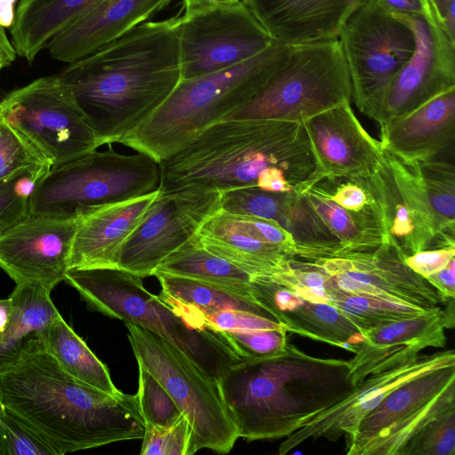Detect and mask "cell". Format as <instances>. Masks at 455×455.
<instances>
[{"label": "cell", "mask_w": 455, "mask_h": 455, "mask_svg": "<svg viewBox=\"0 0 455 455\" xmlns=\"http://www.w3.org/2000/svg\"><path fill=\"white\" fill-rule=\"evenodd\" d=\"M391 14L418 15L433 10L429 0H376Z\"/></svg>", "instance_id": "48"}, {"label": "cell", "mask_w": 455, "mask_h": 455, "mask_svg": "<svg viewBox=\"0 0 455 455\" xmlns=\"http://www.w3.org/2000/svg\"><path fill=\"white\" fill-rule=\"evenodd\" d=\"M180 16L145 21L58 73L100 146L119 143L181 80Z\"/></svg>", "instance_id": "1"}, {"label": "cell", "mask_w": 455, "mask_h": 455, "mask_svg": "<svg viewBox=\"0 0 455 455\" xmlns=\"http://www.w3.org/2000/svg\"><path fill=\"white\" fill-rule=\"evenodd\" d=\"M137 363L165 388L188 420L196 452L228 453L239 438L218 381L159 335L124 322Z\"/></svg>", "instance_id": "9"}, {"label": "cell", "mask_w": 455, "mask_h": 455, "mask_svg": "<svg viewBox=\"0 0 455 455\" xmlns=\"http://www.w3.org/2000/svg\"><path fill=\"white\" fill-rule=\"evenodd\" d=\"M21 1V0H20Z\"/></svg>", "instance_id": "57"}, {"label": "cell", "mask_w": 455, "mask_h": 455, "mask_svg": "<svg viewBox=\"0 0 455 455\" xmlns=\"http://www.w3.org/2000/svg\"><path fill=\"white\" fill-rule=\"evenodd\" d=\"M347 64L352 99L377 122L385 93L415 50L412 30L376 0H366L338 36Z\"/></svg>", "instance_id": "10"}, {"label": "cell", "mask_w": 455, "mask_h": 455, "mask_svg": "<svg viewBox=\"0 0 455 455\" xmlns=\"http://www.w3.org/2000/svg\"><path fill=\"white\" fill-rule=\"evenodd\" d=\"M154 275L162 286L159 296L163 299L196 308L203 315L221 310H242L275 319L249 293L159 271Z\"/></svg>", "instance_id": "32"}, {"label": "cell", "mask_w": 455, "mask_h": 455, "mask_svg": "<svg viewBox=\"0 0 455 455\" xmlns=\"http://www.w3.org/2000/svg\"><path fill=\"white\" fill-rule=\"evenodd\" d=\"M220 191L196 185L160 191L124 243L116 267L143 278L154 275L168 256L195 236L220 210Z\"/></svg>", "instance_id": "13"}, {"label": "cell", "mask_w": 455, "mask_h": 455, "mask_svg": "<svg viewBox=\"0 0 455 455\" xmlns=\"http://www.w3.org/2000/svg\"><path fill=\"white\" fill-rule=\"evenodd\" d=\"M239 437H287L353 389L348 361L309 355L289 342L243 358L218 380Z\"/></svg>", "instance_id": "3"}, {"label": "cell", "mask_w": 455, "mask_h": 455, "mask_svg": "<svg viewBox=\"0 0 455 455\" xmlns=\"http://www.w3.org/2000/svg\"><path fill=\"white\" fill-rule=\"evenodd\" d=\"M156 271L216 283L251 294V276L233 263L206 250L198 242L196 235L168 256Z\"/></svg>", "instance_id": "34"}, {"label": "cell", "mask_w": 455, "mask_h": 455, "mask_svg": "<svg viewBox=\"0 0 455 455\" xmlns=\"http://www.w3.org/2000/svg\"><path fill=\"white\" fill-rule=\"evenodd\" d=\"M51 168L26 169L0 180V235L29 216L34 188Z\"/></svg>", "instance_id": "37"}, {"label": "cell", "mask_w": 455, "mask_h": 455, "mask_svg": "<svg viewBox=\"0 0 455 455\" xmlns=\"http://www.w3.org/2000/svg\"><path fill=\"white\" fill-rule=\"evenodd\" d=\"M242 358L274 353L287 343L285 328L254 329L223 331Z\"/></svg>", "instance_id": "43"}, {"label": "cell", "mask_w": 455, "mask_h": 455, "mask_svg": "<svg viewBox=\"0 0 455 455\" xmlns=\"http://www.w3.org/2000/svg\"><path fill=\"white\" fill-rule=\"evenodd\" d=\"M179 39L181 79L232 68L275 41L242 1L187 20L180 17Z\"/></svg>", "instance_id": "15"}, {"label": "cell", "mask_w": 455, "mask_h": 455, "mask_svg": "<svg viewBox=\"0 0 455 455\" xmlns=\"http://www.w3.org/2000/svg\"><path fill=\"white\" fill-rule=\"evenodd\" d=\"M42 342L59 364L75 379L111 395L121 391L108 367L59 315L46 329Z\"/></svg>", "instance_id": "31"}, {"label": "cell", "mask_w": 455, "mask_h": 455, "mask_svg": "<svg viewBox=\"0 0 455 455\" xmlns=\"http://www.w3.org/2000/svg\"><path fill=\"white\" fill-rule=\"evenodd\" d=\"M220 211L274 221L292 235L307 215V204L293 190L269 192L245 187L221 192Z\"/></svg>", "instance_id": "33"}, {"label": "cell", "mask_w": 455, "mask_h": 455, "mask_svg": "<svg viewBox=\"0 0 455 455\" xmlns=\"http://www.w3.org/2000/svg\"><path fill=\"white\" fill-rule=\"evenodd\" d=\"M100 1H20L10 28L16 54L32 63L50 40Z\"/></svg>", "instance_id": "28"}, {"label": "cell", "mask_w": 455, "mask_h": 455, "mask_svg": "<svg viewBox=\"0 0 455 455\" xmlns=\"http://www.w3.org/2000/svg\"><path fill=\"white\" fill-rule=\"evenodd\" d=\"M379 141L406 161L455 159V87L381 127Z\"/></svg>", "instance_id": "22"}, {"label": "cell", "mask_w": 455, "mask_h": 455, "mask_svg": "<svg viewBox=\"0 0 455 455\" xmlns=\"http://www.w3.org/2000/svg\"><path fill=\"white\" fill-rule=\"evenodd\" d=\"M203 247L227 259L251 276L292 290L296 284L291 260L279 245L258 240L238 228L229 215L219 211L196 235Z\"/></svg>", "instance_id": "27"}, {"label": "cell", "mask_w": 455, "mask_h": 455, "mask_svg": "<svg viewBox=\"0 0 455 455\" xmlns=\"http://www.w3.org/2000/svg\"><path fill=\"white\" fill-rule=\"evenodd\" d=\"M139 367L136 397L145 425L169 427L183 414L159 381L142 365Z\"/></svg>", "instance_id": "38"}, {"label": "cell", "mask_w": 455, "mask_h": 455, "mask_svg": "<svg viewBox=\"0 0 455 455\" xmlns=\"http://www.w3.org/2000/svg\"><path fill=\"white\" fill-rule=\"evenodd\" d=\"M77 217L29 215L0 235V267L16 283L49 291L64 281Z\"/></svg>", "instance_id": "18"}, {"label": "cell", "mask_w": 455, "mask_h": 455, "mask_svg": "<svg viewBox=\"0 0 455 455\" xmlns=\"http://www.w3.org/2000/svg\"><path fill=\"white\" fill-rule=\"evenodd\" d=\"M4 410H5V408H4V405L3 403L2 396H1V392H0V417L3 414V412L4 411Z\"/></svg>", "instance_id": "55"}, {"label": "cell", "mask_w": 455, "mask_h": 455, "mask_svg": "<svg viewBox=\"0 0 455 455\" xmlns=\"http://www.w3.org/2000/svg\"><path fill=\"white\" fill-rule=\"evenodd\" d=\"M16 55L4 28L0 25V68H3L11 65L15 60Z\"/></svg>", "instance_id": "51"}, {"label": "cell", "mask_w": 455, "mask_h": 455, "mask_svg": "<svg viewBox=\"0 0 455 455\" xmlns=\"http://www.w3.org/2000/svg\"><path fill=\"white\" fill-rule=\"evenodd\" d=\"M366 0H243L271 37L288 45L338 38Z\"/></svg>", "instance_id": "26"}, {"label": "cell", "mask_w": 455, "mask_h": 455, "mask_svg": "<svg viewBox=\"0 0 455 455\" xmlns=\"http://www.w3.org/2000/svg\"><path fill=\"white\" fill-rule=\"evenodd\" d=\"M432 212L442 231L455 235L454 159L416 161Z\"/></svg>", "instance_id": "36"}, {"label": "cell", "mask_w": 455, "mask_h": 455, "mask_svg": "<svg viewBox=\"0 0 455 455\" xmlns=\"http://www.w3.org/2000/svg\"><path fill=\"white\" fill-rule=\"evenodd\" d=\"M11 320L0 335V371L16 362L33 340L42 339L52 322L60 315L51 291L36 284L19 283L9 296Z\"/></svg>", "instance_id": "29"}, {"label": "cell", "mask_w": 455, "mask_h": 455, "mask_svg": "<svg viewBox=\"0 0 455 455\" xmlns=\"http://www.w3.org/2000/svg\"><path fill=\"white\" fill-rule=\"evenodd\" d=\"M252 298L288 332L347 349L363 339L362 331L336 307L306 299L273 283L251 280Z\"/></svg>", "instance_id": "24"}, {"label": "cell", "mask_w": 455, "mask_h": 455, "mask_svg": "<svg viewBox=\"0 0 455 455\" xmlns=\"http://www.w3.org/2000/svg\"><path fill=\"white\" fill-rule=\"evenodd\" d=\"M444 307L362 331L348 360L349 379L356 385L366 377L407 364L427 347H443L445 328L454 326V299Z\"/></svg>", "instance_id": "21"}, {"label": "cell", "mask_w": 455, "mask_h": 455, "mask_svg": "<svg viewBox=\"0 0 455 455\" xmlns=\"http://www.w3.org/2000/svg\"><path fill=\"white\" fill-rule=\"evenodd\" d=\"M45 165L52 166L45 156L22 133L0 119V180Z\"/></svg>", "instance_id": "39"}, {"label": "cell", "mask_w": 455, "mask_h": 455, "mask_svg": "<svg viewBox=\"0 0 455 455\" xmlns=\"http://www.w3.org/2000/svg\"><path fill=\"white\" fill-rule=\"evenodd\" d=\"M351 100L350 78L338 38L292 44L285 60L259 91L224 121L304 123Z\"/></svg>", "instance_id": "8"}, {"label": "cell", "mask_w": 455, "mask_h": 455, "mask_svg": "<svg viewBox=\"0 0 455 455\" xmlns=\"http://www.w3.org/2000/svg\"><path fill=\"white\" fill-rule=\"evenodd\" d=\"M142 280L119 267L68 268L64 278L90 307L159 335L217 381L243 359L223 331L185 316Z\"/></svg>", "instance_id": "6"}, {"label": "cell", "mask_w": 455, "mask_h": 455, "mask_svg": "<svg viewBox=\"0 0 455 455\" xmlns=\"http://www.w3.org/2000/svg\"><path fill=\"white\" fill-rule=\"evenodd\" d=\"M426 279L448 301L455 299V259H451L446 267L428 275Z\"/></svg>", "instance_id": "47"}, {"label": "cell", "mask_w": 455, "mask_h": 455, "mask_svg": "<svg viewBox=\"0 0 455 455\" xmlns=\"http://www.w3.org/2000/svg\"><path fill=\"white\" fill-rule=\"evenodd\" d=\"M392 15L412 30L415 50L385 93L377 120L379 128L455 87V43L434 9L424 14Z\"/></svg>", "instance_id": "16"}, {"label": "cell", "mask_w": 455, "mask_h": 455, "mask_svg": "<svg viewBox=\"0 0 455 455\" xmlns=\"http://www.w3.org/2000/svg\"><path fill=\"white\" fill-rule=\"evenodd\" d=\"M290 45L275 40L232 68L181 79L166 100L119 143L166 159L245 104L285 60Z\"/></svg>", "instance_id": "5"}, {"label": "cell", "mask_w": 455, "mask_h": 455, "mask_svg": "<svg viewBox=\"0 0 455 455\" xmlns=\"http://www.w3.org/2000/svg\"><path fill=\"white\" fill-rule=\"evenodd\" d=\"M455 408V365L418 376L389 393L346 440L347 455H402L427 424Z\"/></svg>", "instance_id": "12"}, {"label": "cell", "mask_w": 455, "mask_h": 455, "mask_svg": "<svg viewBox=\"0 0 455 455\" xmlns=\"http://www.w3.org/2000/svg\"><path fill=\"white\" fill-rule=\"evenodd\" d=\"M0 119L32 142L52 167L100 147L58 74L37 78L8 92L0 100Z\"/></svg>", "instance_id": "11"}, {"label": "cell", "mask_w": 455, "mask_h": 455, "mask_svg": "<svg viewBox=\"0 0 455 455\" xmlns=\"http://www.w3.org/2000/svg\"><path fill=\"white\" fill-rule=\"evenodd\" d=\"M304 125L315 169L301 194L323 179L370 177L383 161L380 141L364 129L350 102L317 114Z\"/></svg>", "instance_id": "20"}, {"label": "cell", "mask_w": 455, "mask_h": 455, "mask_svg": "<svg viewBox=\"0 0 455 455\" xmlns=\"http://www.w3.org/2000/svg\"><path fill=\"white\" fill-rule=\"evenodd\" d=\"M204 316L209 325L220 331L285 328L275 319L242 310H221Z\"/></svg>", "instance_id": "45"}, {"label": "cell", "mask_w": 455, "mask_h": 455, "mask_svg": "<svg viewBox=\"0 0 455 455\" xmlns=\"http://www.w3.org/2000/svg\"><path fill=\"white\" fill-rule=\"evenodd\" d=\"M192 428L184 415L169 427L145 425L141 455H192Z\"/></svg>", "instance_id": "41"}, {"label": "cell", "mask_w": 455, "mask_h": 455, "mask_svg": "<svg viewBox=\"0 0 455 455\" xmlns=\"http://www.w3.org/2000/svg\"><path fill=\"white\" fill-rule=\"evenodd\" d=\"M435 13L440 22L451 6L455 5V0H429Z\"/></svg>", "instance_id": "54"}, {"label": "cell", "mask_w": 455, "mask_h": 455, "mask_svg": "<svg viewBox=\"0 0 455 455\" xmlns=\"http://www.w3.org/2000/svg\"><path fill=\"white\" fill-rule=\"evenodd\" d=\"M157 188L77 216L68 268L116 267L124 243L158 196Z\"/></svg>", "instance_id": "25"}, {"label": "cell", "mask_w": 455, "mask_h": 455, "mask_svg": "<svg viewBox=\"0 0 455 455\" xmlns=\"http://www.w3.org/2000/svg\"><path fill=\"white\" fill-rule=\"evenodd\" d=\"M0 392L4 408L57 455L142 439L145 432L135 395H111L75 379L42 339L0 371Z\"/></svg>", "instance_id": "2"}, {"label": "cell", "mask_w": 455, "mask_h": 455, "mask_svg": "<svg viewBox=\"0 0 455 455\" xmlns=\"http://www.w3.org/2000/svg\"><path fill=\"white\" fill-rule=\"evenodd\" d=\"M339 241V256L371 251L387 243L380 218L374 204L361 211L337 204L315 187L300 194Z\"/></svg>", "instance_id": "30"}, {"label": "cell", "mask_w": 455, "mask_h": 455, "mask_svg": "<svg viewBox=\"0 0 455 455\" xmlns=\"http://www.w3.org/2000/svg\"><path fill=\"white\" fill-rule=\"evenodd\" d=\"M257 187L269 192L292 191L283 171L278 167L263 170L258 177Z\"/></svg>", "instance_id": "49"}, {"label": "cell", "mask_w": 455, "mask_h": 455, "mask_svg": "<svg viewBox=\"0 0 455 455\" xmlns=\"http://www.w3.org/2000/svg\"><path fill=\"white\" fill-rule=\"evenodd\" d=\"M312 187L347 210L361 211L373 203L366 178L323 179Z\"/></svg>", "instance_id": "44"}, {"label": "cell", "mask_w": 455, "mask_h": 455, "mask_svg": "<svg viewBox=\"0 0 455 455\" xmlns=\"http://www.w3.org/2000/svg\"><path fill=\"white\" fill-rule=\"evenodd\" d=\"M172 0H101L48 42L52 58L71 63L148 21Z\"/></svg>", "instance_id": "23"}, {"label": "cell", "mask_w": 455, "mask_h": 455, "mask_svg": "<svg viewBox=\"0 0 455 455\" xmlns=\"http://www.w3.org/2000/svg\"><path fill=\"white\" fill-rule=\"evenodd\" d=\"M241 0H182V20L212 12L221 8H227L238 4Z\"/></svg>", "instance_id": "50"}, {"label": "cell", "mask_w": 455, "mask_h": 455, "mask_svg": "<svg viewBox=\"0 0 455 455\" xmlns=\"http://www.w3.org/2000/svg\"><path fill=\"white\" fill-rule=\"evenodd\" d=\"M161 192L196 185L220 193L257 187L260 172L282 169L300 194L315 169L304 123L276 119L219 122L159 162Z\"/></svg>", "instance_id": "4"}, {"label": "cell", "mask_w": 455, "mask_h": 455, "mask_svg": "<svg viewBox=\"0 0 455 455\" xmlns=\"http://www.w3.org/2000/svg\"><path fill=\"white\" fill-rule=\"evenodd\" d=\"M395 244L384 243L377 249L313 261L328 276V282L351 293L395 301L434 311L447 301L423 276L406 263Z\"/></svg>", "instance_id": "17"}, {"label": "cell", "mask_w": 455, "mask_h": 455, "mask_svg": "<svg viewBox=\"0 0 455 455\" xmlns=\"http://www.w3.org/2000/svg\"><path fill=\"white\" fill-rule=\"evenodd\" d=\"M160 165L151 156L124 155L111 146L52 167L36 183L29 215L77 217L159 188Z\"/></svg>", "instance_id": "7"}, {"label": "cell", "mask_w": 455, "mask_h": 455, "mask_svg": "<svg viewBox=\"0 0 455 455\" xmlns=\"http://www.w3.org/2000/svg\"><path fill=\"white\" fill-rule=\"evenodd\" d=\"M12 303L10 297L0 299V335L5 331L12 316Z\"/></svg>", "instance_id": "53"}, {"label": "cell", "mask_w": 455, "mask_h": 455, "mask_svg": "<svg viewBox=\"0 0 455 455\" xmlns=\"http://www.w3.org/2000/svg\"><path fill=\"white\" fill-rule=\"evenodd\" d=\"M1 69H2V68H0V70H1Z\"/></svg>", "instance_id": "56"}, {"label": "cell", "mask_w": 455, "mask_h": 455, "mask_svg": "<svg viewBox=\"0 0 455 455\" xmlns=\"http://www.w3.org/2000/svg\"><path fill=\"white\" fill-rule=\"evenodd\" d=\"M17 0H0V25L5 28H11L14 16V4Z\"/></svg>", "instance_id": "52"}, {"label": "cell", "mask_w": 455, "mask_h": 455, "mask_svg": "<svg viewBox=\"0 0 455 455\" xmlns=\"http://www.w3.org/2000/svg\"><path fill=\"white\" fill-rule=\"evenodd\" d=\"M366 182L377 207L387 243L405 257L418 251L455 248V240L440 228L429 204L416 162L384 150L379 168Z\"/></svg>", "instance_id": "14"}, {"label": "cell", "mask_w": 455, "mask_h": 455, "mask_svg": "<svg viewBox=\"0 0 455 455\" xmlns=\"http://www.w3.org/2000/svg\"><path fill=\"white\" fill-rule=\"evenodd\" d=\"M455 365L453 349L418 358L403 366L375 373L355 385L340 402L318 414L279 445L278 453L286 454L309 439L323 437L336 442L342 435L352 437L362 419L395 388L427 372Z\"/></svg>", "instance_id": "19"}, {"label": "cell", "mask_w": 455, "mask_h": 455, "mask_svg": "<svg viewBox=\"0 0 455 455\" xmlns=\"http://www.w3.org/2000/svg\"><path fill=\"white\" fill-rule=\"evenodd\" d=\"M455 256V248H439L418 251L405 258V263L423 277L441 270Z\"/></svg>", "instance_id": "46"}, {"label": "cell", "mask_w": 455, "mask_h": 455, "mask_svg": "<svg viewBox=\"0 0 455 455\" xmlns=\"http://www.w3.org/2000/svg\"><path fill=\"white\" fill-rule=\"evenodd\" d=\"M0 455H57L44 440L6 409L0 417Z\"/></svg>", "instance_id": "42"}, {"label": "cell", "mask_w": 455, "mask_h": 455, "mask_svg": "<svg viewBox=\"0 0 455 455\" xmlns=\"http://www.w3.org/2000/svg\"><path fill=\"white\" fill-rule=\"evenodd\" d=\"M455 408L419 430L404 446L402 455H454Z\"/></svg>", "instance_id": "40"}, {"label": "cell", "mask_w": 455, "mask_h": 455, "mask_svg": "<svg viewBox=\"0 0 455 455\" xmlns=\"http://www.w3.org/2000/svg\"><path fill=\"white\" fill-rule=\"evenodd\" d=\"M330 304L347 315L361 331L423 315L420 307L345 291L326 282Z\"/></svg>", "instance_id": "35"}]
</instances>
